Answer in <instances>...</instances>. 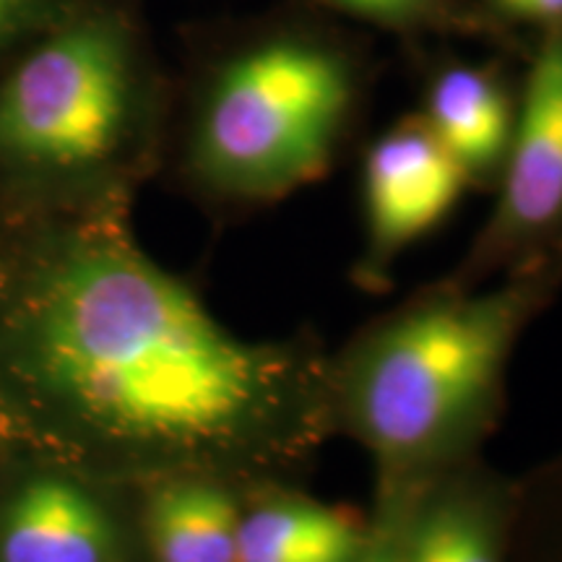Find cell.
I'll list each match as a JSON object with an SVG mask.
<instances>
[{
	"label": "cell",
	"instance_id": "obj_1",
	"mask_svg": "<svg viewBox=\"0 0 562 562\" xmlns=\"http://www.w3.org/2000/svg\"><path fill=\"white\" fill-rule=\"evenodd\" d=\"M32 378L104 446L138 459L292 472L336 422L334 370L297 344H250L110 229L34 290L21 326Z\"/></svg>",
	"mask_w": 562,
	"mask_h": 562
},
{
	"label": "cell",
	"instance_id": "obj_2",
	"mask_svg": "<svg viewBox=\"0 0 562 562\" xmlns=\"http://www.w3.org/2000/svg\"><path fill=\"white\" fill-rule=\"evenodd\" d=\"M375 63L370 32L305 3L245 21L201 76L193 178L250 206L321 180L360 123Z\"/></svg>",
	"mask_w": 562,
	"mask_h": 562
},
{
	"label": "cell",
	"instance_id": "obj_3",
	"mask_svg": "<svg viewBox=\"0 0 562 562\" xmlns=\"http://www.w3.org/2000/svg\"><path fill=\"white\" fill-rule=\"evenodd\" d=\"M562 266H531L480 294H442L385 321L334 370L336 422L372 453L381 516L472 440L501 396L529 321L558 294Z\"/></svg>",
	"mask_w": 562,
	"mask_h": 562
},
{
	"label": "cell",
	"instance_id": "obj_4",
	"mask_svg": "<svg viewBox=\"0 0 562 562\" xmlns=\"http://www.w3.org/2000/svg\"><path fill=\"white\" fill-rule=\"evenodd\" d=\"M138 47L117 13H91L53 34L0 91V151L58 172L123 159L146 104Z\"/></svg>",
	"mask_w": 562,
	"mask_h": 562
},
{
	"label": "cell",
	"instance_id": "obj_5",
	"mask_svg": "<svg viewBox=\"0 0 562 562\" xmlns=\"http://www.w3.org/2000/svg\"><path fill=\"white\" fill-rule=\"evenodd\" d=\"M495 191L474 261L510 271L562 266V26L531 40L516 131Z\"/></svg>",
	"mask_w": 562,
	"mask_h": 562
},
{
	"label": "cell",
	"instance_id": "obj_6",
	"mask_svg": "<svg viewBox=\"0 0 562 562\" xmlns=\"http://www.w3.org/2000/svg\"><path fill=\"white\" fill-rule=\"evenodd\" d=\"M467 188V175L419 115L383 131L362 165L364 277H381L398 252L438 227Z\"/></svg>",
	"mask_w": 562,
	"mask_h": 562
},
{
	"label": "cell",
	"instance_id": "obj_7",
	"mask_svg": "<svg viewBox=\"0 0 562 562\" xmlns=\"http://www.w3.org/2000/svg\"><path fill=\"white\" fill-rule=\"evenodd\" d=\"M417 58L425 63L417 115L467 175L469 188H495L521 108L524 74L516 63L524 60L505 53L467 60L440 50Z\"/></svg>",
	"mask_w": 562,
	"mask_h": 562
},
{
	"label": "cell",
	"instance_id": "obj_8",
	"mask_svg": "<svg viewBox=\"0 0 562 562\" xmlns=\"http://www.w3.org/2000/svg\"><path fill=\"white\" fill-rule=\"evenodd\" d=\"M505 487L442 472L381 516L393 562H505Z\"/></svg>",
	"mask_w": 562,
	"mask_h": 562
},
{
	"label": "cell",
	"instance_id": "obj_9",
	"mask_svg": "<svg viewBox=\"0 0 562 562\" xmlns=\"http://www.w3.org/2000/svg\"><path fill=\"white\" fill-rule=\"evenodd\" d=\"M0 562H123L110 510L66 476H37L0 513Z\"/></svg>",
	"mask_w": 562,
	"mask_h": 562
},
{
	"label": "cell",
	"instance_id": "obj_10",
	"mask_svg": "<svg viewBox=\"0 0 562 562\" xmlns=\"http://www.w3.org/2000/svg\"><path fill=\"white\" fill-rule=\"evenodd\" d=\"M370 542L355 513L271 492L240 513L237 562H360Z\"/></svg>",
	"mask_w": 562,
	"mask_h": 562
},
{
	"label": "cell",
	"instance_id": "obj_11",
	"mask_svg": "<svg viewBox=\"0 0 562 562\" xmlns=\"http://www.w3.org/2000/svg\"><path fill=\"white\" fill-rule=\"evenodd\" d=\"M240 513L235 492L214 476L161 482L144 513L154 562H237Z\"/></svg>",
	"mask_w": 562,
	"mask_h": 562
},
{
	"label": "cell",
	"instance_id": "obj_12",
	"mask_svg": "<svg viewBox=\"0 0 562 562\" xmlns=\"http://www.w3.org/2000/svg\"><path fill=\"white\" fill-rule=\"evenodd\" d=\"M364 32H381L409 47L414 55L440 42H482L495 53L526 60L531 42L510 37L495 26L472 0H294Z\"/></svg>",
	"mask_w": 562,
	"mask_h": 562
},
{
	"label": "cell",
	"instance_id": "obj_13",
	"mask_svg": "<svg viewBox=\"0 0 562 562\" xmlns=\"http://www.w3.org/2000/svg\"><path fill=\"white\" fill-rule=\"evenodd\" d=\"M472 3L492 24L524 42L562 26V0H472Z\"/></svg>",
	"mask_w": 562,
	"mask_h": 562
},
{
	"label": "cell",
	"instance_id": "obj_14",
	"mask_svg": "<svg viewBox=\"0 0 562 562\" xmlns=\"http://www.w3.org/2000/svg\"><path fill=\"white\" fill-rule=\"evenodd\" d=\"M531 482L537 484L542 492H547L552 501H558L562 505V453L558 456V459H552L550 463H547V467L539 469V472L531 476Z\"/></svg>",
	"mask_w": 562,
	"mask_h": 562
},
{
	"label": "cell",
	"instance_id": "obj_15",
	"mask_svg": "<svg viewBox=\"0 0 562 562\" xmlns=\"http://www.w3.org/2000/svg\"><path fill=\"white\" fill-rule=\"evenodd\" d=\"M360 562H393L391 552H389V544H385V539L381 537V533L372 531V542H370L368 552H364V558Z\"/></svg>",
	"mask_w": 562,
	"mask_h": 562
},
{
	"label": "cell",
	"instance_id": "obj_16",
	"mask_svg": "<svg viewBox=\"0 0 562 562\" xmlns=\"http://www.w3.org/2000/svg\"><path fill=\"white\" fill-rule=\"evenodd\" d=\"M21 0H0V34H3L5 26L11 24L13 13H16Z\"/></svg>",
	"mask_w": 562,
	"mask_h": 562
}]
</instances>
